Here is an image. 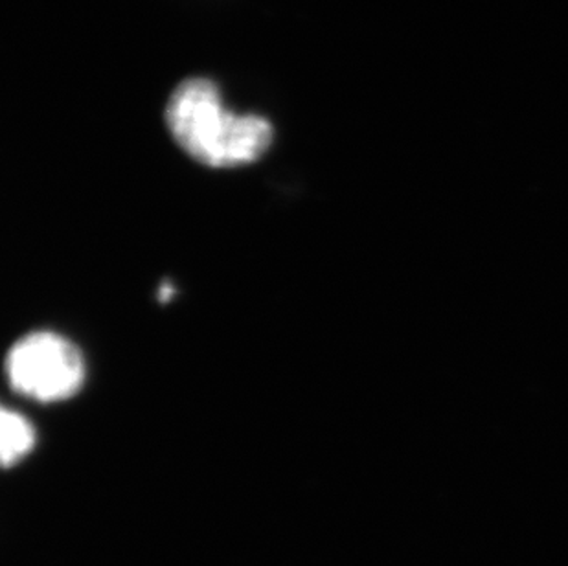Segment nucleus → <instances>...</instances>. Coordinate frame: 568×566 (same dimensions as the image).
Listing matches in <instances>:
<instances>
[{
    "label": "nucleus",
    "mask_w": 568,
    "mask_h": 566,
    "mask_svg": "<svg viewBox=\"0 0 568 566\" xmlns=\"http://www.w3.org/2000/svg\"><path fill=\"white\" fill-rule=\"evenodd\" d=\"M168 131L179 148L206 168L247 166L273 145L274 129L267 118L234 114L209 78L181 81L166 103Z\"/></svg>",
    "instance_id": "1"
},
{
    "label": "nucleus",
    "mask_w": 568,
    "mask_h": 566,
    "mask_svg": "<svg viewBox=\"0 0 568 566\" xmlns=\"http://www.w3.org/2000/svg\"><path fill=\"white\" fill-rule=\"evenodd\" d=\"M4 370L11 391L41 403L75 396L87 372L74 342L54 332H33L19 338L6 355Z\"/></svg>",
    "instance_id": "2"
},
{
    "label": "nucleus",
    "mask_w": 568,
    "mask_h": 566,
    "mask_svg": "<svg viewBox=\"0 0 568 566\" xmlns=\"http://www.w3.org/2000/svg\"><path fill=\"white\" fill-rule=\"evenodd\" d=\"M0 434H2V464L4 467L16 465L19 459L24 458L33 444L36 433L28 420L17 412L4 408L0 414Z\"/></svg>",
    "instance_id": "3"
}]
</instances>
